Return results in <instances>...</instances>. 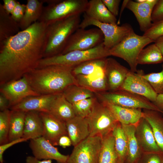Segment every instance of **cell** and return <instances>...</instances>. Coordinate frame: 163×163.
Segmentation results:
<instances>
[{"label":"cell","instance_id":"30bf717a","mask_svg":"<svg viewBox=\"0 0 163 163\" xmlns=\"http://www.w3.org/2000/svg\"><path fill=\"white\" fill-rule=\"evenodd\" d=\"M104 35L98 28L89 29L79 28L69 38L60 54L74 50H86L94 48L104 42Z\"/></svg>","mask_w":163,"mask_h":163},{"label":"cell","instance_id":"9f6ffc18","mask_svg":"<svg viewBox=\"0 0 163 163\" xmlns=\"http://www.w3.org/2000/svg\"><path fill=\"white\" fill-rule=\"evenodd\" d=\"M162 114H163L162 117H163V113H162Z\"/></svg>","mask_w":163,"mask_h":163},{"label":"cell","instance_id":"484cf974","mask_svg":"<svg viewBox=\"0 0 163 163\" xmlns=\"http://www.w3.org/2000/svg\"><path fill=\"white\" fill-rule=\"evenodd\" d=\"M122 126L127 142V153L124 163H136L142 154L136 135V126L133 125Z\"/></svg>","mask_w":163,"mask_h":163},{"label":"cell","instance_id":"d590c367","mask_svg":"<svg viewBox=\"0 0 163 163\" xmlns=\"http://www.w3.org/2000/svg\"><path fill=\"white\" fill-rule=\"evenodd\" d=\"M95 97L85 99L72 104L75 116L84 118L88 117L97 101Z\"/></svg>","mask_w":163,"mask_h":163},{"label":"cell","instance_id":"ffe728a7","mask_svg":"<svg viewBox=\"0 0 163 163\" xmlns=\"http://www.w3.org/2000/svg\"><path fill=\"white\" fill-rule=\"evenodd\" d=\"M105 67L100 68L90 75L75 76L78 84L94 92L107 91Z\"/></svg>","mask_w":163,"mask_h":163},{"label":"cell","instance_id":"816d5d0a","mask_svg":"<svg viewBox=\"0 0 163 163\" xmlns=\"http://www.w3.org/2000/svg\"><path fill=\"white\" fill-rule=\"evenodd\" d=\"M129 0H124L123 1L121 7V10L120 11V16L119 17V19L118 21L117 22V24L118 25L120 24V19L121 16L122 14V13L125 8H126V6L127 5V3L128 2Z\"/></svg>","mask_w":163,"mask_h":163},{"label":"cell","instance_id":"44dd1931","mask_svg":"<svg viewBox=\"0 0 163 163\" xmlns=\"http://www.w3.org/2000/svg\"><path fill=\"white\" fill-rule=\"evenodd\" d=\"M68 136L75 146L89 136V125L86 118L77 116L66 122Z\"/></svg>","mask_w":163,"mask_h":163},{"label":"cell","instance_id":"74e56055","mask_svg":"<svg viewBox=\"0 0 163 163\" xmlns=\"http://www.w3.org/2000/svg\"><path fill=\"white\" fill-rule=\"evenodd\" d=\"M161 70L158 72H152L145 74L142 76L150 84L158 94H163V64Z\"/></svg>","mask_w":163,"mask_h":163},{"label":"cell","instance_id":"bcb514c9","mask_svg":"<svg viewBox=\"0 0 163 163\" xmlns=\"http://www.w3.org/2000/svg\"><path fill=\"white\" fill-rule=\"evenodd\" d=\"M71 145V140L68 135H63L60 138L58 141V145L65 148Z\"/></svg>","mask_w":163,"mask_h":163},{"label":"cell","instance_id":"7402d4cb","mask_svg":"<svg viewBox=\"0 0 163 163\" xmlns=\"http://www.w3.org/2000/svg\"><path fill=\"white\" fill-rule=\"evenodd\" d=\"M101 102L108 107L117 120L122 125H136L143 117L141 109L123 107Z\"/></svg>","mask_w":163,"mask_h":163},{"label":"cell","instance_id":"9a60e30c","mask_svg":"<svg viewBox=\"0 0 163 163\" xmlns=\"http://www.w3.org/2000/svg\"><path fill=\"white\" fill-rule=\"evenodd\" d=\"M40 114L44 126L43 136L54 146L58 145L60 138L63 135H68L66 122L49 112H40Z\"/></svg>","mask_w":163,"mask_h":163},{"label":"cell","instance_id":"7c38bea8","mask_svg":"<svg viewBox=\"0 0 163 163\" xmlns=\"http://www.w3.org/2000/svg\"><path fill=\"white\" fill-rule=\"evenodd\" d=\"M0 92L8 100L9 109L28 97L40 95L32 89L24 76L0 86Z\"/></svg>","mask_w":163,"mask_h":163},{"label":"cell","instance_id":"681fc988","mask_svg":"<svg viewBox=\"0 0 163 163\" xmlns=\"http://www.w3.org/2000/svg\"><path fill=\"white\" fill-rule=\"evenodd\" d=\"M153 103L159 109L163 112V94H158L155 101Z\"/></svg>","mask_w":163,"mask_h":163},{"label":"cell","instance_id":"b9f144b4","mask_svg":"<svg viewBox=\"0 0 163 163\" xmlns=\"http://www.w3.org/2000/svg\"><path fill=\"white\" fill-rule=\"evenodd\" d=\"M26 8V5L21 4L17 2L16 5L11 14L13 19L19 23L23 17Z\"/></svg>","mask_w":163,"mask_h":163},{"label":"cell","instance_id":"f6af8a7d","mask_svg":"<svg viewBox=\"0 0 163 163\" xmlns=\"http://www.w3.org/2000/svg\"><path fill=\"white\" fill-rule=\"evenodd\" d=\"M3 7L5 11L8 14H11L17 3L14 0H3Z\"/></svg>","mask_w":163,"mask_h":163},{"label":"cell","instance_id":"60d3db41","mask_svg":"<svg viewBox=\"0 0 163 163\" xmlns=\"http://www.w3.org/2000/svg\"><path fill=\"white\" fill-rule=\"evenodd\" d=\"M136 163H161L159 154L145 153L142 154Z\"/></svg>","mask_w":163,"mask_h":163},{"label":"cell","instance_id":"1f68e13d","mask_svg":"<svg viewBox=\"0 0 163 163\" xmlns=\"http://www.w3.org/2000/svg\"><path fill=\"white\" fill-rule=\"evenodd\" d=\"M118 162L114 138L112 132L103 138L98 163H117Z\"/></svg>","mask_w":163,"mask_h":163},{"label":"cell","instance_id":"7a4b0ae2","mask_svg":"<svg viewBox=\"0 0 163 163\" xmlns=\"http://www.w3.org/2000/svg\"><path fill=\"white\" fill-rule=\"evenodd\" d=\"M73 67L52 65L37 68L25 75L32 89L40 95L62 93L69 86L77 84Z\"/></svg>","mask_w":163,"mask_h":163},{"label":"cell","instance_id":"7dc6e473","mask_svg":"<svg viewBox=\"0 0 163 163\" xmlns=\"http://www.w3.org/2000/svg\"><path fill=\"white\" fill-rule=\"evenodd\" d=\"M9 103L7 99L2 94H0V111L9 109Z\"/></svg>","mask_w":163,"mask_h":163},{"label":"cell","instance_id":"9c48e42d","mask_svg":"<svg viewBox=\"0 0 163 163\" xmlns=\"http://www.w3.org/2000/svg\"><path fill=\"white\" fill-rule=\"evenodd\" d=\"M90 25L95 26L101 31L104 37L103 43L106 48L109 50L133 31V27L129 24L126 23L119 26L117 24L102 23L84 14L79 28L85 29Z\"/></svg>","mask_w":163,"mask_h":163},{"label":"cell","instance_id":"d4e9b609","mask_svg":"<svg viewBox=\"0 0 163 163\" xmlns=\"http://www.w3.org/2000/svg\"><path fill=\"white\" fill-rule=\"evenodd\" d=\"M49 112L65 122L75 116L72 104L67 100L62 93L56 95Z\"/></svg>","mask_w":163,"mask_h":163},{"label":"cell","instance_id":"836d02e7","mask_svg":"<svg viewBox=\"0 0 163 163\" xmlns=\"http://www.w3.org/2000/svg\"><path fill=\"white\" fill-rule=\"evenodd\" d=\"M163 62L162 54L155 43L143 49L140 53L137 59L138 64H154Z\"/></svg>","mask_w":163,"mask_h":163},{"label":"cell","instance_id":"d6a6232c","mask_svg":"<svg viewBox=\"0 0 163 163\" xmlns=\"http://www.w3.org/2000/svg\"><path fill=\"white\" fill-rule=\"evenodd\" d=\"M62 93L67 100L72 104L85 99L95 97L94 92L77 84L69 86Z\"/></svg>","mask_w":163,"mask_h":163},{"label":"cell","instance_id":"11a10c76","mask_svg":"<svg viewBox=\"0 0 163 163\" xmlns=\"http://www.w3.org/2000/svg\"><path fill=\"white\" fill-rule=\"evenodd\" d=\"M117 163H121V162H118Z\"/></svg>","mask_w":163,"mask_h":163},{"label":"cell","instance_id":"ab89813d","mask_svg":"<svg viewBox=\"0 0 163 163\" xmlns=\"http://www.w3.org/2000/svg\"><path fill=\"white\" fill-rule=\"evenodd\" d=\"M151 19L152 23L163 19V0H157L152 10Z\"/></svg>","mask_w":163,"mask_h":163},{"label":"cell","instance_id":"f35d334b","mask_svg":"<svg viewBox=\"0 0 163 163\" xmlns=\"http://www.w3.org/2000/svg\"><path fill=\"white\" fill-rule=\"evenodd\" d=\"M143 35L149 38L154 42L163 36V19L152 23L150 28L144 32Z\"/></svg>","mask_w":163,"mask_h":163},{"label":"cell","instance_id":"277c9868","mask_svg":"<svg viewBox=\"0 0 163 163\" xmlns=\"http://www.w3.org/2000/svg\"><path fill=\"white\" fill-rule=\"evenodd\" d=\"M109 56V50L106 48L103 42L88 50H74L64 54L43 58L39 62L37 68L52 65L74 67L89 60L106 58Z\"/></svg>","mask_w":163,"mask_h":163},{"label":"cell","instance_id":"2e32d148","mask_svg":"<svg viewBox=\"0 0 163 163\" xmlns=\"http://www.w3.org/2000/svg\"><path fill=\"white\" fill-rule=\"evenodd\" d=\"M105 71L108 90L113 91L120 89L130 69L110 57L106 59Z\"/></svg>","mask_w":163,"mask_h":163},{"label":"cell","instance_id":"db71d44e","mask_svg":"<svg viewBox=\"0 0 163 163\" xmlns=\"http://www.w3.org/2000/svg\"><path fill=\"white\" fill-rule=\"evenodd\" d=\"M146 0H137L136 2L138 3H142L145 2Z\"/></svg>","mask_w":163,"mask_h":163},{"label":"cell","instance_id":"4fadbf2b","mask_svg":"<svg viewBox=\"0 0 163 163\" xmlns=\"http://www.w3.org/2000/svg\"><path fill=\"white\" fill-rule=\"evenodd\" d=\"M143 73L142 70H138L136 72L130 70L119 89L143 96L153 103L158 94L149 82L142 76Z\"/></svg>","mask_w":163,"mask_h":163},{"label":"cell","instance_id":"603a6c76","mask_svg":"<svg viewBox=\"0 0 163 163\" xmlns=\"http://www.w3.org/2000/svg\"><path fill=\"white\" fill-rule=\"evenodd\" d=\"M84 13L87 16L100 22L117 24L116 17L108 10L102 0L88 1Z\"/></svg>","mask_w":163,"mask_h":163},{"label":"cell","instance_id":"ac0fdd59","mask_svg":"<svg viewBox=\"0 0 163 163\" xmlns=\"http://www.w3.org/2000/svg\"><path fill=\"white\" fill-rule=\"evenodd\" d=\"M57 94L29 97L9 109L25 112L30 111L49 112L51 103Z\"/></svg>","mask_w":163,"mask_h":163},{"label":"cell","instance_id":"e0dca14e","mask_svg":"<svg viewBox=\"0 0 163 163\" xmlns=\"http://www.w3.org/2000/svg\"><path fill=\"white\" fill-rule=\"evenodd\" d=\"M157 0H146L142 3L129 0L126 8L132 11L138 22L140 30L144 32L152 26L151 16Z\"/></svg>","mask_w":163,"mask_h":163},{"label":"cell","instance_id":"f1b7e54d","mask_svg":"<svg viewBox=\"0 0 163 163\" xmlns=\"http://www.w3.org/2000/svg\"><path fill=\"white\" fill-rule=\"evenodd\" d=\"M26 113L10 110L8 142L22 138Z\"/></svg>","mask_w":163,"mask_h":163},{"label":"cell","instance_id":"5bb4252c","mask_svg":"<svg viewBox=\"0 0 163 163\" xmlns=\"http://www.w3.org/2000/svg\"><path fill=\"white\" fill-rule=\"evenodd\" d=\"M29 145L33 156L39 160H54L57 163H67L69 155L61 154L43 136L30 140Z\"/></svg>","mask_w":163,"mask_h":163},{"label":"cell","instance_id":"4dcf8cb0","mask_svg":"<svg viewBox=\"0 0 163 163\" xmlns=\"http://www.w3.org/2000/svg\"><path fill=\"white\" fill-rule=\"evenodd\" d=\"M0 37L1 42L15 34L19 28L18 23L14 20L11 15L0 5ZM17 34V33H16Z\"/></svg>","mask_w":163,"mask_h":163},{"label":"cell","instance_id":"6da1fadb","mask_svg":"<svg viewBox=\"0 0 163 163\" xmlns=\"http://www.w3.org/2000/svg\"><path fill=\"white\" fill-rule=\"evenodd\" d=\"M48 26L37 21L1 42L0 86L37 68L43 57Z\"/></svg>","mask_w":163,"mask_h":163},{"label":"cell","instance_id":"7bdbcfd3","mask_svg":"<svg viewBox=\"0 0 163 163\" xmlns=\"http://www.w3.org/2000/svg\"><path fill=\"white\" fill-rule=\"evenodd\" d=\"M108 10L115 16L119 14V6L120 0H102Z\"/></svg>","mask_w":163,"mask_h":163},{"label":"cell","instance_id":"3957f363","mask_svg":"<svg viewBox=\"0 0 163 163\" xmlns=\"http://www.w3.org/2000/svg\"><path fill=\"white\" fill-rule=\"evenodd\" d=\"M80 15L71 16L48 25L43 58L62 53L70 36L79 28Z\"/></svg>","mask_w":163,"mask_h":163},{"label":"cell","instance_id":"e575fe53","mask_svg":"<svg viewBox=\"0 0 163 163\" xmlns=\"http://www.w3.org/2000/svg\"><path fill=\"white\" fill-rule=\"evenodd\" d=\"M107 58L95 59L84 62L73 67L72 73L75 76L91 75L99 69L105 66Z\"/></svg>","mask_w":163,"mask_h":163},{"label":"cell","instance_id":"83f0119b","mask_svg":"<svg viewBox=\"0 0 163 163\" xmlns=\"http://www.w3.org/2000/svg\"><path fill=\"white\" fill-rule=\"evenodd\" d=\"M43 1L27 0L24 14L18 23L21 30H24L38 21L43 9Z\"/></svg>","mask_w":163,"mask_h":163},{"label":"cell","instance_id":"f5cc1de1","mask_svg":"<svg viewBox=\"0 0 163 163\" xmlns=\"http://www.w3.org/2000/svg\"><path fill=\"white\" fill-rule=\"evenodd\" d=\"M161 160V163H163V153H161L159 154Z\"/></svg>","mask_w":163,"mask_h":163},{"label":"cell","instance_id":"d6986e66","mask_svg":"<svg viewBox=\"0 0 163 163\" xmlns=\"http://www.w3.org/2000/svg\"><path fill=\"white\" fill-rule=\"evenodd\" d=\"M136 126V135L139 144L145 153H161L155 141L151 127L142 117Z\"/></svg>","mask_w":163,"mask_h":163},{"label":"cell","instance_id":"f546056e","mask_svg":"<svg viewBox=\"0 0 163 163\" xmlns=\"http://www.w3.org/2000/svg\"><path fill=\"white\" fill-rule=\"evenodd\" d=\"M112 134L118 162L124 163L128 150L127 139L121 124L118 122L113 130Z\"/></svg>","mask_w":163,"mask_h":163},{"label":"cell","instance_id":"c3c4849f","mask_svg":"<svg viewBox=\"0 0 163 163\" xmlns=\"http://www.w3.org/2000/svg\"><path fill=\"white\" fill-rule=\"evenodd\" d=\"M25 163H52L51 160H40L34 156H27L26 159Z\"/></svg>","mask_w":163,"mask_h":163},{"label":"cell","instance_id":"52a82bcc","mask_svg":"<svg viewBox=\"0 0 163 163\" xmlns=\"http://www.w3.org/2000/svg\"><path fill=\"white\" fill-rule=\"evenodd\" d=\"M99 97L101 101L123 107L143 109L163 113L146 98L125 90L119 89L113 91L100 92Z\"/></svg>","mask_w":163,"mask_h":163},{"label":"cell","instance_id":"5b68a950","mask_svg":"<svg viewBox=\"0 0 163 163\" xmlns=\"http://www.w3.org/2000/svg\"><path fill=\"white\" fill-rule=\"evenodd\" d=\"M154 41L143 35L136 34L134 30L119 43L109 50L110 56L121 58L128 64L130 70L137 71V59L141 51Z\"/></svg>","mask_w":163,"mask_h":163},{"label":"cell","instance_id":"cb8c5ba5","mask_svg":"<svg viewBox=\"0 0 163 163\" xmlns=\"http://www.w3.org/2000/svg\"><path fill=\"white\" fill-rule=\"evenodd\" d=\"M44 133L43 123L40 112H27L22 138L28 140L43 136Z\"/></svg>","mask_w":163,"mask_h":163},{"label":"cell","instance_id":"f907efd6","mask_svg":"<svg viewBox=\"0 0 163 163\" xmlns=\"http://www.w3.org/2000/svg\"><path fill=\"white\" fill-rule=\"evenodd\" d=\"M154 42L160 50L163 57V36L158 38Z\"/></svg>","mask_w":163,"mask_h":163},{"label":"cell","instance_id":"ee69618b","mask_svg":"<svg viewBox=\"0 0 163 163\" xmlns=\"http://www.w3.org/2000/svg\"><path fill=\"white\" fill-rule=\"evenodd\" d=\"M28 140L23 138L16 139L0 145V161L3 163V155L7 149L11 146L21 142H25Z\"/></svg>","mask_w":163,"mask_h":163},{"label":"cell","instance_id":"ba28073f","mask_svg":"<svg viewBox=\"0 0 163 163\" xmlns=\"http://www.w3.org/2000/svg\"><path fill=\"white\" fill-rule=\"evenodd\" d=\"M86 118L89 126V136H99L102 139L112 132L118 122L108 107L97 101Z\"/></svg>","mask_w":163,"mask_h":163},{"label":"cell","instance_id":"4316f807","mask_svg":"<svg viewBox=\"0 0 163 163\" xmlns=\"http://www.w3.org/2000/svg\"><path fill=\"white\" fill-rule=\"evenodd\" d=\"M143 117L151 126L157 143L163 153V117L159 112L144 109Z\"/></svg>","mask_w":163,"mask_h":163},{"label":"cell","instance_id":"8992f818","mask_svg":"<svg viewBox=\"0 0 163 163\" xmlns=\"http://www.w3.org/2000/svg\"><path fill=\"white\" fill-rule=\"evenodd\" d=\"M47 1L38 21L48 25L55 21L84 13L87 0H54Z\"/></svg>","mask_w":163,"mask_h":163},{"label":"cell","instance_id":"8d00e7d4","mask_svg":"<svg viewBox=\"0 0 163 163\" xmlns=\"http://www.w3.org/2000/svg\"><path fill=\"white\" fill-rule=\"evenodd\" d=\"M10 110L0 112V145L8 142Z\"/></svg>","mask_w":163,"mask_h":163},{"label":"cell","instance_id":"8fae6325","mask_svg":"<svg viewBox=\"0 0 163 163\" xmlns=\"http://www.w3.org/2000/svg\"><path fill=\"white\" fill-rule=\"evenodd\" d=\"M103 139L89 136L74 146L67 163H98Z\"/></svg>","mask_w":163,"mask_h":163}]
</instances>
